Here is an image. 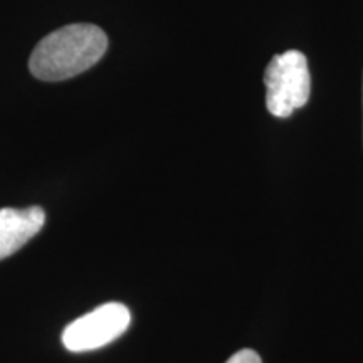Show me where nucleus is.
<instances>
[{
	"label": "nucleus",
	"mask_w": 363,
	"mask_h": 363,
	"mask_svg": "<svg viewBox=\"0 0 363 363\" xmlns=\"http://www.w3.org/2000/svg\"><path fill=\"white\" fill-rule=\"evenodd\" d=\"M108 38L93 24H69L35 45L29 69L40 81H65L88 71L104 56Z\"/></svg>",
	"instance_id": "f257e3e1"
},
{
	"label": "nucleus",
	"mask_w": 363,
	"mask_h": 363,
	"mask_svg": "<svg viewBox=\"0 0 363 363\" xmlns=\"http://www.w3.org/2000/svg\"><path fill=\"white\" fill-rule=\"evenodd\" d=\"M266 108L272 116L288 118L308 103L311 76L306 56L299 51H286L271 59L264 72Z\"/></svg>",
	"instance_id": "f03ea898"
},
{
	"label": "nucleus",
	"mask_w": 363,
	"mask_h": 363,
	"mask_svg": "<svg viewBox=\"0 0 363 363\" xmlns=\"http://www.w3.org/2000/svg\"><path fill=\"white\" fill-rule=\"evenodd\" d=\"M131 313L121 303H104L69 323L62 331L66 350L79 353L106 347L128 330Z\"/></svg>",
	"instance_id": "7ed1b4c3"
},
{
	"label": "nucleus",
	"mask_w": 363,
	"mask_h": 363,
	"mask_svg": "<svg viewBox=\"0 0 363 363\" xmlns=\"http://www.w3.org/2000/svg\"><path fill=\"white\" fill-rule=\"evenodd\" d=\"M45 224L43 207L0 208V261L24 247Z\"/></svg>",
	"instance_id": "20e7f679"
},
{
	"label": "nucleus",
	"mask_w": 363,
	"mask_h": 363,
	"mask_svg": "<svg viewBox=\"0 0 363 363\" xmlns=\"http://www.w3.org/2000/svg\"><path fill=\"white\" fill-rule=\"evenodd\" d=\"M225 363H262V360L251 348H244V350L235 352Z\"/></svg>",
	"instance_id": "39448f33"
}]
</instances>
